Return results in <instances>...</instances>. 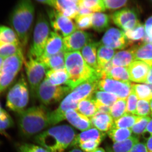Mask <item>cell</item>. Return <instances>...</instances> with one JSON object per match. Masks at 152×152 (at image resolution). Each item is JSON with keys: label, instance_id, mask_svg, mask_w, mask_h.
Masks as SVG:
<instances>
[{"label": "cell", "instance_id": "f6af8a7d", "mask_svg": "<svg viewBox=\"0 0 152 152\" xmlns=\"http://www.w3.org/2000/svg\"><path fill=\"white\" fill-rule=\"evenodd\" d=\"M136 115L142 117L150 116L151 115L150 101L138 100L137 104Z\"/></svg>", "mask_w": 152, "mask_h": 152}, {"label": "cell", "instance_id": "44dd1931", "mask_svg": "<svg viewBox=\"0 0 152 152\" xmlns=\"http://www.w3.org/2000/svg\"><path fill=\"white\" fill-rule=\"evenodd\" d=\"M105 136V133L102 132L95 128H91L76 135L70 147H77L82 142L88 141H97L101 142Z\"/></svg>", "mask_w": 152, "mask_h": 152}, {"label": "cell", "instance_id": "94428289", "mask_svg": "<svg viewBox=\"0 0 152 152\" xmlns=\"http://www.w3.org/2000/svg\"><path fill=\"white\" fill-rule=\"evenodd\" d=\"M144 42H146L151 43L152 44V37L150 39H148L144 41Z\"/></svg>", "mask_w": 152, "mask_h": 152}, {"label": "cell", "instance_id": "e0dca14e", "mask_svg": "<svg viewBox=\"0 0 152 152\" xmlns=\"http://www.w3.org/2000/svg\"><path fill=\"white\" fill-rule=\"evenodd\" d=\"M78 3L77 0H54L53 7L65 17L75 19L79 15Z\"/></svg>", "mask_w": 152, "mask_h": 152}, {"label": "cell", "instance_id": "b9f144b4", "mask_svg": "<svg viewBox=\"0 0 152 152\" xmlns=\"http://www.w3.org/2000/svg\"><path fill=\"white\" fill-rule=\"evenodd\" d=\"M93 14L88 15H78L76 17L75 19L77 28L80 31H83L92 28Z\"/></svg>", "mask_w": 152, "mask_h": 152}, {"label": "cell", "instance_id": "e575fe53", "mask_svg": "<svg viewBox=\"0 0 152 152\" xmlns=\"http://www.w3.org/2000/svg\"><path fill=\"white\" fill-rule=\"evenodd\" d=\"M0 42L6 43L21 45L15 31L11 27L4 25H0Z\"/></svg>", "mask_w": 152, "mask_h": 152}, {"label": "cell", "instance_id": "db71d44e", "mask_svg": "<svg viewBox=\"0 0 152 152\" xmlns=\"http://www.w3.org/2000/svg\"><path fill=\"white\" fill-rule=\"evenodd\" d=\"M145 144L148 152H152V136L147 139Z\"/></svg>", "mask_w": 152, "mask_h": 152}, {"label": "cell", "instance_id": "f5cc1de1", "mask_svg": "<svg viewBox=\"0 0 152 152\" xmlns=\"http://www.w3.org/2000/svg\"><path fill=\"white\" fill-rule=\"evenodd\" d=\"M36 1L39 4L46 5L50 7H53V5L54 0H38Z\"/></svg>", "mask_w": 152, "mask_h": 152}, {"label": "cell", "instance_id": "f907efd6", "mask_svg": "<svg viewBox=\"0 0 152 152\" xmlns=\"http://www.w3.org/2000/svg\"><path fill=\"white\" fill-rule=\"evenodd\" d=\"M130 152H149L145 143L139 142L132 148Z\"/></svg>", "mask_w": 152, "mask_h": 152}, {"label": "cell", "instance_id": "ab89813d", "mask_svg": "<svg viewBox=\"0 0 152 152\" xmlns=\"http://www.w3.org/2000/svg\"><path fill=\"white\" fill-rule=\"evenodd\" d=\"M79 4L92 13H102L106 10L103 1L101 0H80Z\"/></svg>", "mask_w": 152, "mask_h": 152}, {"label": "cell", "instance_id": "ac0fdd59", "mask_svg": "<svg viewBox=\"0 0 152 152\" xmlns=\"http://www.w3.org/2000/svg\"><path fill=\"white\" fill-rule=\"evenodd\" d=\"M65 120L74 127L82 132L93 128L91 119L76 110H70L66 112Z\"/></svg>", "mask_w": 152, "mask_h": 152}, {"label": "cell", "instance_id": "ba28073f", "mask_svg": "<svg viewBox=\"0 0 152 152\" xmlns=\"http://www.w3.org/2000/svg\"><path fill=\"white\" fill-rule=\"evenodd\" d=\"M25 59L24 53L4 59L0 71V94L12 83L21 69Z\"/></svg>", "mask_w": 152, "mask_h": 152}, {"label": "cell", "instance_id": "f35d334b", "mask_svg": "<svg viewBox=\"0 0 152 152\" xmlns=\"http://www.w3.org/2000/svg\"><path fill=\"white\" fill-rule=\"evenodd\" d=\"M126 113V99H118L110 107V114L114 121Z\"/></svg>", "mask_w": 152, "mask_h": 152}, {"label": "cell", "instance_id": "f1b7e54d", "mask_svg": "<svg viewBox=\"0 0 152 152\" xmlns=\"http://www.w3.org/2000/svg\"><path fill=\"white\" fill-rule=\"evenodd\" d=\"M110 18L103 13H94L92 15V28L98 33H102L108 29Z\"/></svg>", "mask_w": 152, "mask_h": 152}, {"label": "cell", "instance_id": "60d3db41", "mask_svg": "<svg viewBox=\"0 0 152 152\" xmlns=\"http://www.w3.org/2000/svg\"><path fill=\"white\" fill-rule=\"evenodd\" d=\"M13 125L12 119L0 104V134H4L7 130L12 127Z\"/></svg>", "mask_w": 152, "mask_h": 152}, {"label": "cell", "instance_id": "f546056e", "mask_svg": "<svg viewBox=\"0 0 152 152\" xmlns=\"http://www.w3.org/2000/svg\"><path fill=\"white\" fill-rule=\"evenodd\" d=\"M92 98L96 104L107 106L110 107L118 99L113 94L98 90L94 93Z\"/></svg>", "mask_w": 152, "mask_h": 152}, {"label": "cell", "instance_id": "30bf717a", "mask_svg": "<svg viewBox=\"0 0 152 152\" xmlns=\"http://www.w3.org/2000/svg\"><path fill=\"white\" fill-rule=\"evenodd\" d=\"M48 13L52 28L55 32L62 37H65L76 31L75 24L71 19L55 10H49Z\"/></svg>", "mask_w": 152, "mask_h": 152}, {"label": "cell", "instance_id": "4fadbf2b", "mask_svg": "<svg viewBox=\"0 0 152 152\" xmlns=\"http://www.w3.org/2000/svg\"><path fill=\"white\" fill-rule=\"evenodd\" d=\"M98 88V90L113 94L120 99H126L132 91L131 83L109 78L100 80Z\"/></svg>", "mask_w": 152, "mask_h": 152}, {"label": "cell", "instance_id": "d6986e66", "mask_svg": "<svg viewBox=\"0 0 152 152\" xmlns=\"http://www.w3.org/2000/svg\"><path fill=\"white\" fill-rule=\"evenodd\" d=\"M61 53H65L63 39L55 32H51L42 56H50Z\"/></svg>", "mask_w": 152, "mask_h": 152}, {"label": "cell", "instance_id": "1f68e13d", "mask_svg": "<svg viewBox=\"0 0 152 152\" xmlns=\"http://www.w3.org/2000/svg\"><path fill=\"white\" fill-rule=\"evenodd\" d=\"M141 118L142 117L137 115L126 113L119 118L114 121L113 127L131 129Z\"/></svg>", "mask_w": 152, "mask_h": 152}, {"label": "cell", "instance_id": "d4e9b609", "mask_svg": "<svg viewBox=\"0 0 152 152\" xmlns=\"http://www.w3.org/2000/svg\"><path fill=\"white\" fill-rule=\"evenodd\" d=\"M115 53V51L113 49L99 44L97 52V61L98 64L97 73L100 76L101 71L106 65L112 61Z\"/></svg>", "mask_w": 152, "mask_h": 152}, {"label": "cell", "instance_id": "c3c4849f", "mask_svg": "<svg viewBox=\"0 0 152 152\" xmlns=\"http://www.w3.org/2000/svg\"><path fill=\"white\" fill-rule=\"evenodd\" d=\"M101 142L97 141H88L79 144L78 146L84 152H91L98 148Z\"/></svg>", "mask_w": 152, "mask_h": 152}, {"label": "cell", "instance_id": "836d02e7", "mask_svg": "<svg viewBox=\"0 0 152 152\" xmlns=\"http://www.w3.org/2000/svg\"><path fill=\"white\" fill-rule=\"evenodd\" d=\"M109 137L114 143L120 142L129 138L132 135L131 129L113 128L108 132Z\"/></svg>", "mask_w": 152, "mask_h": 152}, {"label": "cell", "instance_id": "11a10c76", "mask_svg": "<svg viewBox=\"0 0 152 152\" xmlns=\"http://www.w3.org/2000/svg\"><path fill=\"white\" fill-rule=\"evenodd\" d=\"M145 84L149 85H152V66L150 68L148 74L147 76L146 82Z\"/></svg>", "mask_w": 152, "mask_h": 152}, {"label": "cell", "instance_id": "83f0119b", "mask_svg": "<svg viewBox=\"0 0 152 152\" xmlns=\"http://www.w3.org/2000/svg\"><path fill=\"white\" fill-rule=\"evenodd\" d=\"M76 110L80 113L90 119L98 112L96 104L92 96L80 101L78 103Z\"/></svg>", "mask_w": 152, "mask_h": 152}, {"label": "cell", "instance_id": "2e32d148", "mask_svg": "<svg viewBox=\"0 0 152 152\" xmlns=\"http://www.w3.org/2000/svg\"><path fill=\"white\" fill-rule=\"evenodd\" d=\"M150 68L149 66L142 61L133 62L127 67L131 81L145 83Z\"/></svg>", "mask_w": 152, "mask_h": 152}, {"label": "cell", "instance_id": "cb8c5ba5", "mask_svg": "<svg viewBox=\"0 0 152 152\" xmlns=\"http://www.w3.org/2000/svg\"><path fill=\"white\" fill-rule=\"evenodd\" d=\"M136 61L134 52L132 48L117 52L114 55L111 61L114 67H127Z\"/></svg>", "mask_w": 152, "mask_h": 152}, {"label": "cell", "instance_id": "91938a15", "mask_svg": "<svg viewBox=\"0 0 152 152\" xmlns=\"http://www.w3.org/2000/svg\"><path fill=\"white\" fill-rule=\"evenodd\" d=\"M150 106H151V115H150V116L152 118V99L150 101Z\"/></svg>", "mask_w": 152, "mask_h": 152}, {"label": "cell", "instance_id": "6125c7cd", "mask_svg": "<svg viewBox=\"0 0 152 152\" xmlns=\"http://www.w3.org/2000/svg\"><path fill=\"white\" fill-rule=\"evenodd\" d=\"M106 152H113V151L112 149L110 148H107L106 150Z\"/></svg>", "mask_w": 152, "mask_h": 152}, {"label": "cell", "instance_id": "8fae6325", "mask_svg": "<svg viewBox=\"0 0 152 152\" xmlns=\"http://www.w3.org/2000/svg\"><path fill=\"white\" fill-rule=\"evenodd\" d=\"M99 43L113 50H123L132 45L124 32L115 28H109L106 31Z\"/></svg>", "mask_w": 152, "mask_h": 152}, {"label": "cell", "instance_id": "5b68a950", "mask_svg": "<svg viewBox=\"0 0 152 152\" xmlns=\"http://www.w3.org/2000/svg\"><path fill=\"white\" fill-rule=\"evenodd\" d=\"M30 91L27 81L22 74L16 83L9 90L6 106L9 110L19 114L26 110L28 104Z\"/></svg>", "mask_w": 152, "mask_h": 152}, {"label": "cell", "instance_id": "9c48e42d", "mask_svg": "<svg viewBox=\"0 0 152 152\" xmlns=\"http://www.w3.org/2000/svg\"><path fill=\"white\" fill-rule=\"evenodd\" d=\"M72 91L67 86H53L45 78L38 88L37 98L43 105H49L62 101Z\"/></svg>", "mask_w": 152, "mask_h": 152}, {"label": "cell", "instance_id": "681fc988", "mask_svg": "<svg viewBox=\"0 0 152 152\" xmlns=\"http://www.w3.org/2000/svg\"><path fill=\"white\" fill-rule=\"evenodd\" d=\"M146 36L144 41L152 37V16L147 19L145 23Z\"/></svg>", "mask_w": 152, "mask_h": 152}, {"label": "cell", "instance_id": "6f0895ef", "mask_svg": "<svg viewBox=\"0 0 152 152\" xmlns=\"http://www.w3.org/2000/svg\"><path fill=\"white\" fill-rule=\"evenodd\" d=\"M69 152H84L78 148H75L71 150Z\"/></svg>", "mask_w": 152, "mask_h": 152}, {"label": "cell", "instance_id": "7402d4cb", "mask_svg": "<svg viewBox=\"0 0 152 152\" xmlns=\"http://www.w3.org/2000/svg\"><path fill=\"white\" fill-rule=\"evenodd\" d=\"M136 61L144 62L152 66V44L144 42L141 44L132 47Z\"/></svg>", "mask_w": 152, "mask_h": 152}, {"label": "cell", "instance_id": "ffe728a7", "mask_svg": "<svg viewBox=\"0 0 152 152\" xmlns=\"http://www.w3.org/2000/svg\"><path fill=\"white\" fill-rule=\"evenodd\" d=\"M90 119L93 127L102 132H107L113 126L114 120L108 113L98 112Z\"/></svg>", "mask_w": 152, "mask_h": 152}, {"label": "cell", "instance_id": "6da1fadb", "mask_svg": "<svg viewBox=\"0 0 152 152\" xmlns=\"http://www.w3.org/2000/svg\"><path fill=\"white\" fill-rule=\"evenodd\" d=\"M35 6L31 0H22L12 10L9 23L19 38L23 48L29 40L35 17Z\"/></svg>", "mask_w": 152, "mask_h": 152}, {"label": "cell", "instance_id": "484cf974", "mask_svg": "<svg viewBox=\"0 0 152 152\" xmlns=\"http://www.w3.org/2000/svg\"><path fill=\"white\" fill-rule=\"evenodd\" d=\"M45 79L54 86H66L69 80V76L66 69L49 70L46 73Z\"/></svg>", "mask_w": 152, "mask_h": 152}, {"label": "cell", "instance_id": "7a4b0ae2", "mask_svg": "<svg viewBox=\"0 0 152 152\" xmlns=\"http://www.w3.org/2000/svg\"><path fill=\"white\" fill-rule=\"evenodd\" d=\"M75 131L68 125L55 126L35 136L36 143L50 152H64L70 146Z\"/></svg>", "mask_w": 152, "mask_h": 152}, {"label": "cell", "instance_id": "4316f807", "mask_svg": "<svg viewBox=\"0 0 152 152\" xmlns=\"http://www.w3.org/2000/svg\"><path fill=\"white\" fill-rule=\"evenodd\" d=\"M64 54L61 53L50 56H41L38 60L43 64L47 71L65 69Z\"/></svg>", "mask_w": 152, "mask_h": 152}, {"label": "cell", "instance_id": "8992f818", "mask_svg": "<svg viewBox=\"0 0 152 152\" xmlns=\"http://www.w3.org/2000/svg\"><path fill=\"white\" fill-rule=\"evenodd\" d=\"M50 23L45 14L39 13L34 29L32 42L28 56L39 60L43 54L50 34Z\"/></svg>", "mask_w": 152, "mask_h": 152}, {"label": "cell", "instance_id": "d590c367", "mask_svg": "<svg viewBox=\"0 0 152 152\" xmlns=\"http://www.w3.org/2000/svg\"><path fill=\"white\" fill-rule=\"evenodd\" d=\"M139 142V137L132 135L124 141L114 143L112 150L113 152H130L134 146Z\"/></svg>", "mask_w": 152, "mask_h": 152}, {"label": "cell", "instance_id": "277c9868", "mask_svg": "<svg viewBox=\"0 0 152 152\" xmlns=\"http://www.w3.org/2000/svg\"><path fill=\"white\" fill-rule=\"evenodd\" d=\"M65 66L69 76L66 86L72 91L76 87L88 80L100 76L85 61L80 51L66 52Z\"/></svg>", "mask_w": 152, "mask_h": 152}, {"label": "cell", "instance_id": "816d5d0a", "mask_svg": "<svg viewBox=\"0 0 152 152\" xmlns=\"http://www.w3.org/2000/svg\"><path fill=\"white\" fill-rule=\"evenodd\" d=\"M142 135L146 140L152 136V118L147 125L146 128Z\"/></svg>", "mask_w": 152, "mask_h": 152}, {"label": "cell", "instance_id": "7c38bea8", "mask_svg": "<svg viewBox=\"0 0 152 152\" xmlns=\"http://www.w3.org/2000/svg\"><path fill=\"white\" fill-rule=\"evenodd\" d=\"M111 18L124 32L134 28L140 23L137 13L132 9L124 8L117 11L112 15Z\"/></svg>", "mask_w": 152, "mask_h": 152}, {"label": "cell", "instance_id": "680465c9", "mask_svg": "<svg viewBox=\"0 0 152 152\" xmlns=\"http://www.w3.org/2000/svg\"><path fill=\"white\" fill-rule=\"evenodd\" d=\"M4 60V59H3V58H1V57H0V71H1V68L2 65Z\"/></svg>", "mask_w": 152, "mask_h": 152}, {"label": "cell", "instance_id": "8d00e7d4", "mask_svg": "<svg viewBox=\"0 0 152 152\" xmlns=\"http://www.w3.org/2000/svg\"><path fill=\"white\" fill-rule=\"evenodd\" d=\"M106 78L113 79L123 83H131L127 67H113L107 75Z\"/></svg>", "mask_w": 152, "mask_h": 152}, {"label": "cell", "instance_id": "7bdbcfd3", "mask_svg": "<svg viewBox=\"0 0 152 152\" xmlns=\"http://www.w3.org/2000/svg\"><path fill=\"white\" fill-rule=\"evenodd\" d=\"M16 148L18 152H50L39 145L27 143L17 144Z\"/></svg>", "mask_w": 152, "mask_h": 152}, {"label": "cell", "instance_id": "603a6c76", "mask_svg": "<svg viewBox=\"0 0 152 152\" xmlns=\"http://www.w3.org/2000/svg\"><path fill=\"white\" fill-rule=\"evenodd\" d=\"M99 42L93 41L87 44L82 50V55L85 61L96 72L98 70L97 52Z\"/></svg>", "mask_w": 152, "mask_h": 152}, {"label": "cell", "instance_id": "5bb4252c", "mask_svg": "<svg viewBox=\"0 0 152 152\" xmlns=\"http://www.w3.org/2000/svg\"><path fill=\"white\" fill-rule=\"evenodd\" d=\"M100 80L99 77L88 80L76 87L66 97L71 102L78 104L81 100L92 96L98 90V83Z\"/></svg>", "mask_w": 152, "mask_h": 152}, {"label": "cell", "instance_id": "bcb514c9", "mask_svg": "<svg viewBox=\"0 0 152 152\" xmlns=\"http://www.w3.org/2000/svg\"><path fill=\"white\" fill-rule=\"evenodd\" d=\"M138 99L132 90L126 99V113L136 115V109Z\"/></svg>", "mask_w": 152, "mask_h": 152}, {"label": "cell", "instance_id": "52a82bcc", "mask_svg": "<svg viewBox=\"0 0 152 152\" xmlns=\"http://www.w3.org/2000/svg\"><path fill=\"white\" fill-rule=\"evenodd\" d=\"M24 65L29 88L30 96L32 100L35 101L37 99L38 88L44 80L47 69L39 60L28 55L27 58H25Z\"/></svg>", "mask_w": 152, "mask_h": 152}, {"label": "cell", "instance_id": "be15d7a7", "mask_svg": "<svg viewBox=\"0 0 152 152\" xmlns=\"http://www.w3.org/2000/svg\"><path fill=\"white\" fill-rule=\"evenodd\" d=\"M150 2H151V4H152V1H150Z\"/></svg>", "mask_w": 152, "mask_h": 152}, {"label": "cell", "instance_id": "7dc6e473", "mask_svg": "<svg viewBox=\"0 0 152 152\" xmlns=\"http://www.w3.org/2000/svg\"><path fill=\"white\" fill-rule=\"evenodd\" d=\"M103 2L106 9L113 11L126 7L129 4V1L127 0H104Z\"/></svg>", "mask_w": 152, "mask_h": 152}, {"label": "cell", "instance_id": "d6a6232c", "mask_svg": "<svg viewBox=\"0 0 152 152\" xmlns=\"http://www.w3.org/2000/svg\"><path fill=\"white\" fill-rule=\"evenodd\" d=\"M20 53H23L21 45L0 42V57L3 59Z\"/></svg>", "mask_w": 152, "mask_h": 152}, {"label": "cell", "instance_id": "4dcf8cb0", "mask_svg": "<svg viewBox=\"0 0 152 152\" xmlns=\"http://www.w3.org/2000/svg\"><path fill=\"white\" fill-rule=\"evenodd\" d=\"M131 87L138 100L150 101L152 99V85L131 84Z\"/></svg>", "mask_w": 152, "mask_h": 152}, {"label": "cell", "instance_id": "3957f363", "mask_svg": "<svg viewBox=\"0 0 152 152\" xmlns=\"http://www.w3.org/2000/svg\"><path fill=\"white\" fill-rule=\"evenodd\" d=\"M50 112L43 105L33 106L18 114V126L22 136H36L50 126Z\"/></svg>", "mask_w": 152, "mask_h": 152}, {"label": "cell", "instance_id": "9f6ffc18", "mask_svg": "<svg viewBox=\"0 0 152 152\" xmlns=\"http://www.w3.org/2000/svg\"><path fill=\"white\" fill-rule=\"evenodd\" d=\"M91 152H106V151L103 148L98 147L96 149Z\"/></svg>", "mask_w": 152, "mask_h": 152}, {"label": "cell", "instance_id": "9a60e30c", "mask_svg": "<svg viewBox=\"0 0 152 152\" xmlns=\"http://www.w3.org/2000/svg\"><path fill=\"white\" fill-rule=\"evenodd\" d=\"M92 41L93 37L91 33L80 30L76 31L63 39L64 51H79Z\"/></svg>", "mask_w": 152, "mask_h": 152}, {"label": "cell", "instance_id": "74e56055", "mask_svg": "<svg viewBox=\"0 0 152 152\" xmlns=\"http://www.w3.org/2000/svg\"><path fill=\"white\" fill-rule=\"evenodd\" d=\"M124 33L127 39L132 44L137 41H144L146 36L145 25L140 23L134 28Z\"/></svg>", "mask_w": 152, "mask_h": 152}, {"label": "cell", "instance_id": "ee69618b", "mask_svg": "<svg viewBox=\"0 0 152 152\" xmlns=\"http://www.w3.org/2000/svg\"><path fill=\"white\" fill-rule=\"evenodd\" d=\"M151 119V116L142 117L141 119L131 128L132 135L139 137L142 134Z\"/></svg>", "mask_w": 152, "mask_h": 152}]
</instances>
